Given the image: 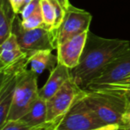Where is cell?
Returning a JSON list of instances; mask_svg holds the SVG:
<instances>
[{"mask_svg":"<svg viewBox=\"0 0 130 130\" xmlns=\"http://www.w3.org/2000/svg\"><path fill=\"white\" fill-rule=\"evenodd\" d=\"M90 130H119V125L118 124H112V125H105V126H100L97 128Z\"/></svg>","mask_w":130,"mask_h":130,"instance_id":"23","label":"cell"},{"mask_svg":"<svg viewBox=\"0 0 130 130\" xmlns=\"http://www.w3.org/2000/svg\"><path fill=\"white\" fill-rule=\"evenodd\" d=\"M13 33L16 36L22 50L27 56L42 50H56L55 30L49 28L40 27L33 29H24L21 24V19L15 17Z\"/></svg>","mask_w":130,"mask_h":130,"instance_id":"3","label":"cell"},{"mask_svg":"<svg viewBox=\"0 0 130 130\" xmlns=\"http://www.w3.org/2000/svg\"><path fill=\"white\" fill-rule=\"evenodd\" d=\"M57 1L61 5V6H62L65 10H67L71 5V3H70V0H57Z\"/></svg>","mask_w":130,"mask_h":130,"instance_id":"25","label":"cell"},{"mask_svg":"<svg viewBox=\"0 0 130 130\" xmlns=\"http://www.w3.org/2000/svg\"><path fill=\"white\" fill-rule=\"evenodd\" d=\"M21 24L24 29H37V28L44 27L45 24H44L43 16H42L41 8L28 18L23 19V20L21 19Z\"/></svg>","mask_w":130,"mask_h":130,"instance_id":"18","label":"cell"},{"mask_svg":"<svg viewBox=\"0 0 130 130\" xmlns=\"http://www.w3.org/2000/svg\"><path fill=\"white\" fill-rule=\"evenodd\" d=\"M38 10H40V0H33L29 4L26 5L25 6L22 7L19 14L21 15V19L23 20V19H26L32 15Z\"/></svg>","mask_w":130,"mask_h":130,"instance_id":"19","label":"cell"},{"mask_svg":"<svg viewBox=\"0 0 130 130\" xmlns=\"http://www.w3.org/2000/svg\"><path fill=\"white\" fill-rule=\"evenodd\" d=\"M0 69L11 66L27 57L21 48L16 36L13 32L3 43L0 44Z\"/></svg>","mask_w":130,"mask_h":130,"instance_id":"12","label":"cell"},{"mask_svg":"<svg viewBox=\"0 0 130 130\" xmlns=\"http://www.w3.org/2000/svg\"><path fill=\"white\" fill-rule=\"evenodd\" d=\"M71 78H72L71 70L64 65L58 63L56 67L50 71L48 79L39 89L38 95L45 100L49 99Z\"/></svg>","mask_w":130,"mask_h":130,"instance_id":"11","label":"cell"},{"mask_svg":"<svg viewBox=\"0 0 130 130\" xmlns=\"http://www.w3.org/2000/svg\"><path fill=\"white\" fill-rule=\"evenodd\" d=\"M88 33L89 31H86L58 45L56 48L58 63L64 65L71 71L75 69L82 57Z\"/></svg>","mask_w":130,"mask_h":130,"instance_id":"9","label":"cell"},{"mask_svg":"<svg viewBox=\"0 0 130 130\" xmlns=\"http://www.w3.org/2000/svg\"><path fill=\"white\" fill-rule=\"evenodd\" d=\"M85 89L79 87L72 78L68 80L60 90L46 100V122L61 119L72 105L82 96Z\"/></svg>","mask_w":130,"mask_h":130,"instance_id":"6","label":"cell"},{"mask_svg":"<svg viewBox=\"0 0 130 130\" xmlns=\"http://www.w3.org/2000/svg\"><path fill=\"white\" fill-rule=\"evenodd\" d=\"M15 14L8 0H1L0 5V44L3 43L13 32Z\"/></svg>","mask_w":130,"mask_h":130,"instance_id":"15","label":"cell"},{"mask_svg":"<svg viewBox=\"0 0 130 130\" xmlns=\"http://www.w3.org/2000/svg\"><path fill=\"white\" fill-rule=\"evenodd\" d=\"M86 89L122 94V93L130 91V75H127V76L121 78V79L119 80V81L112 82V83L89 86V87H87Z\"/></svg>","mask_w":130,"mask_h":130,"instance_id":"16","label":"cell"},{"mask_svg":"<svg viewBox=\"0 0 130 130\" xmlns=\"http://www.w3.org/2000/svg\"><path fill=\"white\" fill-rule=\"evenodd\" d=\"M28 61L29 69L38 76L45 71L54 69L58 64V58L51 50H42L28 56Z\"/></svg>","mask_w":130,"mask_h":130,"instance_id":"13","label":"cell"},{"mask_svg":"<svg viewBox=\"0 0 130 130\" xmlns=\"http://www.w3.org/2000/svg\"><path fill=\"white\" fill-rule=\"evenodd\" d=\"M28 66L27 56L11 66L0 69V127L7 121L19 76Z\"/></svg>","mask_w":130,"mask_h":130,"instance_id":"5","label":"cell"},{"mask_svg":"<svg viewBox=\"0 0 130 130\" xmlns=\"http://www.w3.org/2000/svg\"><path fill=\"white\" fill-rule=\"evenodd\" d=\"M129 48L128 40L105 38L89 32L79 63L71 71L72 79L86 89L110 61Z\"/></svg>","mask_w":130,"mask_h":130,"instance_id":"1","label":"cell"},{"mask_svg":"<svg viewBox=\"0 0 130 130\" xmlns=\"http://www.w3.org/2000/svg\"><path fill=\"white\" fill-rule=\"evenodd\" d=\"M120 94L122 95V97L124 98L125 102H126V109H130V91L122 93V94Z\"/></svg>","mask_w":130,"mask_h":130,"instance_id":"24","label":"cell"},{"mask_svg":"<svg viewBox=\"0 0 130 130\" xmlns=\"http://www.w3.org/2000/svg\"><path fill=\"white\" fill-rule=\"evenodd\" d=\"M31 1H33V0H24V4H23V6H25L26 5L29 4V3H30Z\"/></svg>","mask_w":130,"mask_h":130,"instance_id":"26","label":"cell"},{"mask_svg":"<svg viewBox=\"0 0 130 130\" xmlns=\"http://www.w3.org/2000/svg\"><path fill=\"white\" fill-rule=\"evenodd\" d=\"M38 75L27 68L19 76L7 120L22 119L38 97Z\"/></svg>","mask_w":130,"mask_h":130,"instance_id":"4","label":"cell"},{"mask_svg":"<svg viewBox=\"0 0 130 130\" xmlns=\"http://www.w3.org/2000/svg\"><path fill=\"white\" fill-rule=\"evenodd\" d=\"M119 125V130H130V109H126Z\"/></svg>","mask_w":130,"mask_h":130,"instance_id":"21","label":"cell"},{"mask_svg":"<svg viewBox=\"0 0 130 130\" xmlns=\"http://www.w3.org/2000/svg\"><path fill=\"white\" fill-rule=\"evenodd\" d=\"M46 100L38 95V97L34 102L29 111L20 119L31 127H35V126H40L46 122Z\"/></svg>","mask_w":130,"mask_h":130,"instance_id":"14","label":"cell"},{"mask_svg":"<svg viewBox=\"0 0 130 130\" xmlns=\"http://www.w3.org/2000/svg\"><path fill=\"white\" fill-rule=\"evenodd\" d=\"M103 126L81 96L61 119L57 130H90Z\"/></svg>","mask_w":130,"mask_h":130,"instance_id":"7","label":"cell"},{"mask_svg":"<svg viewBox=\"0 0 130 130\" xmlns=\"http://www.w3.org/2000/svg\"><path fill=\"white\" fill-rule=\"evenodd\" d=\"M15 14H19L23 7L24 0H8Z\"/></svg>","mask_w":130,"mask_h":130,"instance_id":"22","label":"cell"},{"mask_svg":"<svg viewBox=\"0 0 130 130\" xmlns=\"http://www.w3.org/2000/svg\"><path fill=\"white\" fill-rule=\"evenodd\" d=\"M33 127L29 126L21 119L17 120H7L0 130H32Z\"/></svg>","mask_w":130,"mask_h":130,"instance_id":"20","label":"cell"},{"mask_svg":"<svg viewBox=\"0 0 130 130\" xmlns=\"http://www.w3.org/2000/svg\"><path fill=\"white\" fill-rule=\"evenodd\" d=\"M127 75H130V48L110 61L87 87L119 81Z\"/></svg>","mask_w":130,"mask_h":130,"instance_id":"10","label":"cell"},{"mask_svg":"<svg viewBox=\"0 0 130 130\" xmlns=\"http://www.w3.org/2000/svg\"><path fill=\"white\" fill-rule=\"evenodd\" d=\"M92 14L85 10L71 6L66 10L62 22L55 30L57 46L76 36L89 31Z\"/></svg>","mask_w":130,"mask_h":130,"instance_id":"8","label":"cell"},{"mask_svg":"<svg viewBox=\"0 0 130 130\" xmlns=\"http://www.w3.org/2000/svg\"><path fill=\"white\" fill-rule=\"evenodd\" d=\"M82 98L103 125L119 124L126 110L120 94L85 89Z\"/></svg>","mask_w":130,"mask_h":130,"instance_id":"2","label":"cell"},{"mask_svg":"<svg viewBox=\"0 0 130 130\" xmlns=\"http://www.w3.org/2000/svg\"><path fill=\"white\" fill-rule=\"evenodd\" d=\"M40 8L45 26L51 29H54L56 16L55 9L52 0H40Z\"/></svg>","mask_w":130,"mask_h":130,"instance_id":"17","label":"cell"}]
</instances>
